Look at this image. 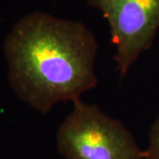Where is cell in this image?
<instances>
[{
    "label": "cell",
    "mask_w": 159,
    "mask_h": 159,
    "mask_svg": "<svg viewBox=\"0 0 159 159\" xmlns=\"http://www.w3.org/2000/svg\"><path fill=\"white\" fill-rule=\"evenodd\" d=\"M97 38L83 22L31 12L14 24L4 43L9 84L19 99L48 113L97 87Z\"/></svg>",
    "instance_id": "obj_1"
},
{
    "label": "cell",
    "mask_w": 159,
    "mask_h": 159,
    "mask_svg": "<svg viewBox=\"0 0 159 159\" xmlns=\"http://www.w3.org/2000/svg\"><path fill=\"white\" fill-rule=\"evenodd\" d=\"M59 125L56 134L64 159H144L130 130L96 104L80 99Z\"/></svg>",
    "instance_id": "obj_2"
},
{
    "label": "cell",
    "mask_w": 159,
    "mask_h": 159,
    "mask_svg": "<svg viewBox=\"0 0 159 159\" xmlns=\"http://www.w3.org/2000/svg\"><path fill=\"white\" fill-rule=\"evenodd\" d=\"M108 21L116 47L114 61L120 79L152 46L159 29V0H87Z\"/></svg>",
    "instance_id": "obj_3"
},
{
    "label": "cell",
    "mask_w": 159,
    "mask_h": 159,
    "mask_svg": "<svg viewBox=\"0 0 159 159\" xmlns=\"http://www.w3.org/2000/svg\"><path fill=\"white\" fill-rule=\"evenodd\" d=\"M144 159H159V116L153 122L148 134V145L143 150Z\"/></svg>",
    "instance_id": "obj_4"
}]
</instances>
